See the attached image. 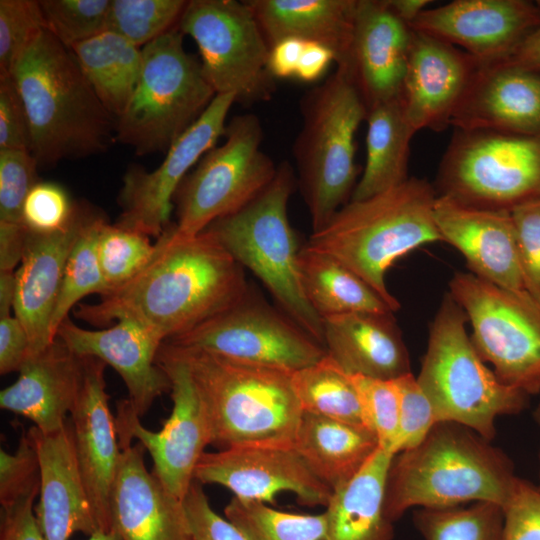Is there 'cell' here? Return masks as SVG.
<instances>
[{"label": "cell", "mask_w": 540, "mask_h": 540, "mask_svg": "<svg viewBox=\"0 0 540 540\" xmlns=\"http://www.w3.org/2000/svg\"><path fill=\"white\" fill-rule=\"evenodd\" d=\"M366 120V163L352 201L375 196L408 179L410 141L415 131L407 121L403 96L375 105Z\"/></svg>", "instance_id": "obj_33"}, {"label": "cell", "mask_w": 540, "mask_h": 540, "mask_svg": "<svg viewBox=\"0 0 540 540\" xmlns=\"http://www.w3.org/2000/svg\"><path fill=\"white\" fill-rule=\"evenodd\" d=\"M292 384L302 411L367 428L350 375L327 353L292 372Z\"/></svg>", "instance_id": "obj_36"}, {"label": "cell", "mask_w": 540, "mask_h": 540, "mask_svg": "<svg viewBox=\"0 0 540 540\" xmlns=\"http://www.w3.org/2000/svg\"><path fill=\"white\" fill-rule=\"evenodd\" d=\"M233 94H216L203 114L170 146L153 171L129 168L123 176L116 225L159 237L170 224L172 200L191 167L224 135Z\"/></svg>", "instance_id": "obj_16"}, {"label": "cell", "mask_w": 540, "mask_h": 540, "mask_svg": "<svg viewBox=\"0 0 540 540\" xmlns=\"http://www.w3.org/2000/svg\"><path fill=\"white\" fill-rule=\"evenodd\" d=\"M270 46L295 37L328 47L336 66L345 64L354 27L357 0H249Z\"/></svg>", "instance_id": "obj_30"}, {"label": "cell", "mask_w": 540, "mask_h": 540, "mask_svg": "<svg viewBox=\"0 0 540 540\" xmlns=\"http://www.w3.org/2000/svg\"><path fill=\"white\" fill-rule=\"evenodd\" d=\"M246 540H330L327 514H295L232 497L224 509Z\"/></svg>", "instance_id": "obj_37"}, {"label": "cell", "mask_w": 540, "mask_h": 540, "mask_svg": "<svg viewBox=\"0 0 540 540\" xmlns=\"http://www.w3.org/2000/svg\"><path fill=\"white\" fill-rule=\"evenodd\" d=\"M332 62H335V55L328 47L305 41L295 78L303 82H315L325 74Z\"/></svg>", "instance_id": "obj_56"}, {"label": "cell", "mask_w": 540, "mask_h": 540, "mask_svg": "<svg viewBox=\"0 0 540 540\" xmlns=\"http://www.w3.org/2000/svg\"><path fill=\"white\" fill-rule=\"evenodd\" d=\"M225 140L210 149L180 184L174 200L178 238H191L215 220L242 209L274 179L278 166L260 146L263 130L253 113L236 115Z\"/></svg>", "instance_id": "obj_11"}, {"label": "cell", "mask_w": 540, "mask_h": 540, "mask_svg": "<svg viewBox=\"0 0 540 540\" xmlns=\"http://www.w3.org/2000/svg\"><path fill=\"white\" fill-rule=\"evenodd\" d=\"M164 343L290 372L326 355L322 344L250 287L224 311Z\"/></svg>", "instance_id": "obj_14"}, {"label": "cell", "mask_w": 540, "mask_h": 540, "mask_svg": "<svg viewBox=\"0 0 540 540\" xmlns=\"http://www.w3.org/2000/svg\"><path fill=\"white\" fill-rule=\"evenodd\" d=\"M437 195L512 211L540 198V135L456 129L440 162Z\"/></svg>", "instance_id": "obj_10"}, {"label": "cell", "mask_w": 540, "mask_h": 540, "mask_svg": "<svg viewBox=\"0 0 540 540\" xmlns=\"http://www.w3.org/2000/svg\"><path fill=\"white\" fill-rule=\"evenodd\" d=\"M93 209L77 205L70 223L62 230L27 233L19 268L13 312L26 330L30 356L43 351L52 340L50 323L70 253ZM29 356V357H30Z\"/></svg>", "instance_id": "obj_25"}, {"label": "cell", "mask_w": 540, "mask_h": 540, "mask_svg": "<svg viewBox=\"0 0 540 540\" xmlns=\"http://www.w3.org/2000/svg\"><path fill=\"white\" fill-rule=\"evenodd\" d=\"M293 448L334 492L364 467L380 445L366 427L303 411Z\"/></svg>", "instance_id": "obj_31"}, {"label": "cell", "mask_w": 540, "mask_h": 540, "mask_svg": "<svg viewBox=\"0 0 540 540\" xmlns=\"http://www.w3.org/2000/svg\"><path fill=\"white\" fill-rule=\"evenodd\" d=\"M86 540H123L118 533L114 530L111 531H98L90 536Z\"/></svg>", "instance_id": "obj_60"}, {"label": "cell", "mask_w": 540, "mask_h": 540, "mask_svg": "<svg viewBox=\"0 0 540 540\" xmlns=\"http://www.w3.org/2000/svg\"><path fill=\"white\" fill-rule=\"evenodd\" d=\"M10 77L24 103L31 154L39 166L108 147L116 119L104 107L71 49L47 29L15 63Z\"/></svg>", "instance_id": "obj_2"}, {"label": "cell", "mask_w": 540, "mask_h": 540, "mask_svg": "<svg viewBox=\"0 0 540 540\" xmlns=\"http://www.w3.org/2000/svg\"><path fill=\"white\" fill-rule=\"evenodd\" d=\"M77 205L59 184L39 181L25 200L22 221L30 233H53L70 223Z\"/></svg>", "instance_id": "obj_47"}, {"label": "cell", "mask_w": 540, "mask_h": 540, "mask_svg": "<svg viewBox=\"0 0 540 540\" xmlns=\"http://www.w3.org/2000/svg\"><path fill=\"white\" fill-rule=\"evenodd\" d=\"M188 1L111 0L108 30L139 48L177 27Z\"/></svg>", "instance_id": "obj_41"}, {"label": "cell", "mask_w": 540, "mask_h": 540, "mask_svg": "<svg viewBox=\"0 0 540 540\" xmlns=\"http://www.w3.org/2000/svg\"><path fill=\"white\" fill-rule=\"evenodd\" d=\"M451 125L459 130L540 135V73L479 61Z\"/></svg>", "instance_id": "obj_27"}, {"label": "cell", "mask_w": 540, "mask_h": 540, "mask_svg": "<svg viewBox=\"0 0 540 540\" xmlns=\"http://www.w3.org/2000/svg\"><path fill=\"white\" fill-rule=\"evenodd\" d=\"M70 49L104 107L117 119L138 83L142 48L105 31Z\"/></svg>", "instance_id": "obj_35"}, {"label": "cell", "mask_w": 540, "mask_h": 540, "mask_svg": "<svg viewBox=\"0 0 540 540\" xmlns=\"http://www.w3.org/2000/svg\"><path fill=\"white\" fill-rule=\"evenodd\" d=\"M83 358L55 338L43 351L30 356L18 379L0 392V407L34 423L43 433L61 429L82 384Z\"/></svg>", "instance_id": "obj_28"}, {"label": "cell", "mask_w": 540, "mask_h": 540, "mask_svg": "<svg viewBox=\"0 0 540 540\" xmlns=\"http://www.w3.org/2000/svg\"><path fill=\"white\" fill-rule=\"evenodd\" d=\"M304 44L302 39L288 37L270 48L268 70L274 79L295 78Z\"/></svg>", "instance_id": "obj_55"}, {"label": "cell", "mask_w": 540, "mask_h": 540, "mask_svg": "<svg viewBox=\"0 0 540 540\" xmlns=\"http://www.w3.org/2000/svg\"><path fill=\"white\" fill-rule=\"evenodd\" d=\"M413 522L424 540H503L502 508L490 502L422 508L413 514Z\"/></svg>", "instance_id": "obj_39"}, {"label": "cell", "mask_w": 540, "mask_h": 540, "mask_svg": "<svg viewBox=\"0 0 540 540\" xmlns=\"http://www.w3.org/2000/svg\"><path fill=\"white\" fill-rule=\"evenodd\" d=\"M534 415H535V419L537 423L540 425V404L538 405ZM539 459H540V456H539ZM537 487L540 490V470H539V485Z\"/></svg>", "instance_id": "obj_61"}, {"label": "cell", "mask_w": 540, "mask_h": 540, "mask_svg": "<svg viewBox=\"0 0 540 540\" xmlns=\"http://www.w3.org/2000/svg\"><path fill=\"white\" fill-rule=\"evenodd\" d=\"M298 265L305 297L321 318L356 312H394L364 280L323 253L305 245L300 249Z\"/></svg>", "instance_id": "obj_34"}, {"label": "cell", "mask_w": 540, "mask_h": 540, "mask_svg": "<svg viewBox=\"0 0 540 540\" xmlns=\"http://www.w3.org/2000/svg\"><path fill=\"white\" fill-rule=\"evenodd\" d=\"M83 358V379L70 412L74 445L83 481L101 531H111V492L121 448L109 406L104 371L106 363Z\"/></svg>", "instance_id": "obj_20"}, {"label": "cell", "mask_w": 540, "mask_h": 540, "mask_svg": "<svg viewBox=\"0 0 540 540\" xmlns=\"http://www.w3.org/2000/svg\"><path fill=\"white\" fill-rule=\"evenodd\" d=\"M395 455L379 448L364 467L335 490L326 506L330 540H392L384 514L388 470Z\"/></svg>", "instance_id": "obj_32"}, {"label": "cell", "mask_w": 540, "mask_h": 540, "mask_svg": "<svg viewBox=\"0 0 540 540\" xmlns=\"http://www.w3.org/2000/svg\"><path fill=\"white\" fill-rule=\"evenodd\" d=\"M148 264L129 282L79 304L75 315L93 325L134 319L165 342L224 311L248 290L244 268L208 230L178 238L170 223Z\"/></svg>", "instance_id": "obj_1"}, {"label": "cell", "mask_w": 540, "mask_h": 540, "mask_svg": "<svg viewBox=\"0 0 540 540\" xmlns=\"http://www.w3.org/2000/svg\"><path fill=\"white\" fill-rule=\"evenodd\" d=\"M118 438L121 456L110 501L113 530L123 540H192L182 500L146 469L144 446Z\"/></svg>", "instance_id": "obj_23"}, {"label": "cell", "mask_w": 540, "mask_h": 540, "mask_svg": "<svg viewBox=\"0 0 540 540\" xmlns=\"http://www.w3.org/2000/svg\"><path fill=\"white\" fill-rule=\"evenodd\" d=\"M326 353L348 374L394 380L411 373L393 313H346L322 318Z\"/></svg>", "instance_id": "obj_29"}, {"label": "cell", "mask_w": 540, "mask_h": 540, "mask_svg": "<svg viewBox=\"0 0 540 540\" xmlns=\"http://www.w3.org/2000/svg\"><path fill=\"white\" fill-rule=\"evenodd\" d=\"M172 347L187 363L205 405L211 444L293 447L303 411L292 372Z\"/></svg>", "instance_id": "obj_5"}, {"label": "cell", "mask_w": 540, "mask_h": 540, "mask_svg": "<svg viewBox=\"0 0 540 540\" xmlns=\"http://www.w3.org/2000/svg\"><path fill=\"white\" fill-rule=\"evenodd\" d=\"M177 27L195 41L216 94H233L243 105L272 97L270 46L246 1L190 0Z\"/></svg>", "instance_id": "obj_13"}, {"label": "cell", "mask_w": 540, "mask_h": 540, "mask_svg": "<svg viewBox=\"0 0 540 540\" xmlns=\"http://www.w3.org/2000/svg\"><path fill=\"white\" fill-rule=\"evenodd\" d=\"M449 294L472 326V342L497 378L527 395L540 392V305L526 290L456 272Z\"/></svg>", "instance_id": "obj_12"}, {"label": "cell", "mask_w": 540, "mask_h": 540, "mask_svg": "<svg viewBox=\"0 0 540 540\" xmlns=\"http://www.w3.org/2000/svg\"><path fill=\"white\" fill-rule=\"evenodd\" d=\"M194 480L202 485H221L240 500L266 504H274L276 495L287 491L301 505L326 507L333 494L293 447L247 446L204 452Z\"/></svg>", "instance_id": "obj_17"}, {"label": "cell", "mask_w": 540, "mask_h": 540, "mask_svg": "<svg viewBox=\"0 0 540 540\" xmlns=\"http://www.w3.org/2000/svg\"><path fill=\"white\" fill-rule=\"evenodd\" d=\"M393 11L406 23L410 24L422 11L429 0H387Z\"/></svg>", "instance_id": "obj_59"}, {"label": "cell", "mask_w": 540, "mask_h": 540, "mask_svg": "<svg viewBox=\"0 0 540 540\" xmlns=\"http://www.w3.org/2000/svg\"><path fill=\"white\" fill-rule=\"evenodd\" d=\"M488 64L540 73V25L505 59Z\"/></svg>", "instance_id": "obj_57"}, {"label": "cell", "mask_w": 540, "mask_h": 540, "mask_svg": "<svg viewBox=\"0 0 540 540\" xmlns=\"http://www.w3.org/2000/svg\"><path fill=\"white\" fill-rule=\"evenodd\" d=\"M182 502L192 540H246L227 518L211 507L198 481L193 480Z\"/></svg>", "instance_id": "obj_51"}, {"label": "cell", "mask_w": 540, "mask_h": 540, "mask_svg": "<svg viewBox=\"0 0 540 540\" xmlns=\"http://www.w3.org/2000/svg\"><path fill=\"white\" fill-rule=\"evenodd\" d=\"M56 338L76 355L98 358L117 371L140 418L156 398L171 389L169 377L156 362L163 340L134 319L121 318L109 328L89 330L67 317Z\"/></svg>", "instance_id": "obj_21"}, {"label": "cell", "mask_w": 540, "mask_h": 540, "mask_svg": "<svg viewBox=\"0 0 540 540\" xmlns=\"http://www.w3.org/2000/svg\"><path fill=\"white\" fill-rule=\"evenodd\" d=\"M105 218L95 210L84 225L68 258L50 323L52 340L69 311L85 296L104 295L107 287L98 258L99 231Z\"/></svg>", "instance_id": "obj_38"}, {"label": "cell", "mask_w": 540, "mask_h": 540, "mask_svg": "<svg viewBox=\"0 0 540 540\" xmlns=\"http://www.w3.org/2000/svg\"><path fill=\"white\" fill-rule=\"evenodd\" d=\"M175 27L142 47L138 83L116 119V140L139 155L167 151L216 96Z\"/></svg>", "instance_id": "obj_9"}, {"label": "cell", "mask_w": 540, "mask_h": 540, "mask_svg": "<svg viewBox=\"0 0 540 540\" xmlns=\"http://www.w3.org/2000/svg\"><path fill=\"white\" fill-rule=\"evenodd\" d=\"M539 25L540 5L525 0H455L409 24L485 64L505 59Z\"/></svg>", "instance_id": "obj_18"}, {"label": "cell", "mask_w": 540, "mask_h": 540, "mask_svg": "<svg viewBox=\"0 0 540 540\" xmlns=\"http://www.w3.org/2000/svg\"><path fill=\"white\" fill-rule=\"evenodd\" d=\"M436 190L411 177L364 200H350L306 246L323 253L364 280L395 312L398 300L386 286L388 269L410 251L442 241L434 221Z\"/></svg>", "instance_id": "obj_4"}, {"label": "cell", "mask_w": 540, "mask_h": 540, "mask_svg": "<svg viewBox=\"0 0 540 540\" xmlns=\"http://www.w3.org/2000/svg\"><path fill=\"white\" fill-rule=\"evenodd\" d=\"M503 540H540V490L516 477L502 506Z\"/></svg>", "instance_id": "obj_50"}, {"label": "cell", "mask_w": 540, "mask_h": 540, "mask_svg": "<svg viewBox=\"0 0 540 540\" xmlns=\"http://www.w3.org/2000/svg\"><path fill=\"white\" fill-rule=\"evenodd\" d=\"M296 186L297 176L284 161L256 198L205 230L262 281L290 319L323 345L322 318L305 297L298 265L301 248L288 218V201Z\"/></svg>", "instance_id": "obj_8"}, {"label": "cell", "mask_w": 540, "mask_h": 540, "mask_svg": "<svg viewBox=\"0 0 540 540\" xmlns=\"http://www.w3.org/2000/svg\"><path fill=\"white\" fill-rule=\"evenodd\" d=\"M35 498L29 496L1 506L0 540H46L33 511Z\"/></svg>", "instance_id": "obj_53"}, {"label": "cell", "mask_w": 540, "mask_h": 540, "mask_svg": "<svg viewBox=\"0 0 540 540\" xmlns=\"http://www.w3.org/2000/svg\"><path fill=\"white\" fill-rule=\"evenodd\" d=\"M44 29L39 1L0 0V78L10 76L19 57Z\"/></svg>", "instance_id": "obj_44"}, {"label": "cell", "mask_w": 540, "mask_h": 540, "mask_svg": "<svg viewBox=\"0 0 540 540\" xmlns=\"http://www.w3.org/2000/svg\"><path fill=\"white\" fill-rule=\"evenodd\" d=\"M356 388L364 422L380 448L394 454L399 430V399L393 380L349 374Z\"/></svg>", "instance_id": "obj_45"}, {"label": "cell", "mask_w": 540, "mask_h": 540, "mask_svg": "<svg viewBox=\"0 0 540 540\" xmlns=\"http://www.w3.org/2000/svg\"><path fill=\"white\" fill-rule=\"evenodd\" d=\"M30 356L25 328L16 316L0 317V373L19 372Z\"/></svg>", "instance_id": "obj_54"}, {"label": "cell", "mask_w": 540, "mask_h": 540, "mask_svg": "<svg viewBox=\"0 0 540 540\" xmlns=\"http://www.w3.org/2000/svg\"><path fill=\"white\" fill-rule=\"evenodd\" d=\"M16 290L15 271L0 272V317L11 315Z\"/></svg>", "instance_id": "obj_58"}, {"label": "cell", "mask_w": 540, "mask_h": 540, "mask_svg": "<svg viewBox=\"0 0 540 540\" xmlns=\"http://www.w3.org/2000/svg\"><path fill=\"white\" fill-rule=\"evenodd\" d=\"M36 159L26 150H0V240L20 243L28 231L23 221L25 200L39 182Z\"/></svg>", "instance_id": "obj_40"}, {"label": "cell", "mask_w": 540, "mask_h": 540, "mask_svg": "<svg viewBox=\"0 0 540 540\" xmlns=\"http://www.w3.org/2000/svg\"><path fill=\"white\" fill-rule=\"evenodd\" d=\"M433 216L442 241L464 256L471 273L503 288L525 290L511 211L437 195Z\"/></svg>", "instance_id": "obj_22"}, {"label": "cell", "mask_w": 540, "mask_h": 540, "mask_svg": "<svg viewBox=\"0 0 540 540\" xmlns=\"http://www.w3.org/2000/svg\"><path fill=\"white\" fill-rule=\"evenodd\" d=\"M399 399L395 455L419 445L437 423L433 407L412 373L393 380Z\"/></svg>", "instance_id": "obj_46"}, {"label": "cell", "mask_w": 540, "mask_h": 540, "mask_svg": "<svg viewBox=\"0 0 540 540\" xmlns=\"http://www.w3.org/2000/svg\"><path fill=\"white\" fill-rule=\"evenodd\" d=\"M302 127L292 152L297 184L312 232L322 229L353 194L357 176L355 135L367 108L342 67L300 99Z\"/></svg>", "instance_id": "obj_6"}, {"label": "cell", "mask_w": 540, "mask_h": 540, "mask_svg": "<svg viewBox=\"0 0 540 540\" xmlns=\"http://www.w3.org/2000/svg\"><path fill=\"white\" fill-rule=\"evenodd\" d=\"M479 61L458 47L413 30L403 85L404 111L412 129L443 131L451 125Z\"/></svg>", "instance_id": "obj_24"}, {"label": "cell", "mask_w": 540, "mask_h": 540, "mask_svg": "<svg viewBox=\"0 0 540 540\" xmlns=\"http://www.w3.org/2000/svg\"><path fill=\"white\" fill-rule=\"evenodd\" d=\"M40 463L36 448L23 432L15 453L0 449V504L9 505L40 492Z\"/></svg>", "instance_id": "obj_48"}, {"label": "cell", "mask_w": 540, "mask_h": 540, "mask_svg": "<svg viewBox=\"0 0 540 540\" xmlns=\"http://www.w3.org/2000/svg\"><path fill=\"white\" fill-rule=\"evenodd\" d=\"M515 479L510 459L490 441L464 425L437 422L419 445L393 457L384 514L394 523L416 506L490 502L502 508Z\"/></svg>", "instance_id": "obj_3"}, {"label": "cell", "mask_w": 540, "mask_h": 540, "mask_svg": "<svg viewBox=\"0 0 540 540\" xmlns=\"http://www.w3.org/2000/svg\"><path fill=\"white\" fill-rule=\"evenodd\" d=\"M40 463V501L35 514L46 540L101 531L76 456L71 422L52 433L27 431Z\"/></svg>", "instance_id": "obj_26"}, {"label": "cell", "mask_w": 540, "mask_h": 540, "mask_svg": "<svg viewBox=\"0 0 540 540\" xmlns=\"http://www.w3.org/2000/svg\"><path fill=\"white\" fill-rule=\"evenodd\" d=\"M47 30L72 46L108 30L111 0H40Z\"/></svg>", "instance_id": "obj_43"}, {"label": "cell", "mask_w": 540, "mask_h": 540, "mask_svg": "<svg viewBox=\"0 0 540 540\" xmlns=\"http://www.w3.org/2000/svg\"><path fill=\"white\" fill-rule=\"evenodd\" d=\"M155 250L156 245L149 236L105 220L99 231L98 258L106 293L133 279L148 264Z\"/></svg>", "instance_id": "obj_42"}, {"label": "cell", "mask_w": 540, "mask_h": 540, "mask_svg": "<svg viewBox=\"0 0 540 540\" xmlns=\"http://www.w3.org/2000/svg\"><path fill=\"white\" fill-rule=\"evenodd\" d=\"M0 150L31 152L26 109L10 76L0 78Z\"/></svg>", "instance_id": "obj_52"}, {"label": "cell", "mask_w": 540, "mask_h": 540, "mask_svg": "<svg viewBox=\"0 0 540 540\" xmlns=\"http://www.w3.org/2000/svg\"><path fill=\"white\" fill-rule=\"evenodd\" d=\"M157 364L171 383L172 412L159 431L144 427L128 399L117 403L118 436L137 439L153 461L152 473L174 496L183 500L194 480L204 449L212 443L210 420L189 367L179 353L163 343Z\"/></svg>", "instance_id": "obj_15"}, {"label": "cell", "mask_w": 540, "mask_h": 540, "mask_svg": "<svg viewBox=\"0 0 540 540\" xmlns=\"http://www.w3.org/2000/svg\"><path fill=\"white\" fill-rule=\"evenodd\" d=\"M525 290L540 305V198L511 211Z\"/></svg>", "instance_id": "obj_49"}, {"label": "cell", "mask_w": 540, "mask_h": 540, "mask_svg": "<svg viewBox=\"0 0 540 540\" xmlns=\"http://www.w3.org/2000/svg\"><path fill=\"white\" fill-rule=\"evenodd\" d=\"M467 316L449 292L431 323L418 384L437 422H455L491 441L498 416L521 412L527 394L502 383L467 334Z\"/></svg>", "instance_id": "obj_7"}, {"label": "cell", "mask_w": 540, "mask_h": 540, "mask_svg": "<svg viewBox=\"0 0 540 540\" xmlns=\"http://www.w3.org/2000/svg\"><path fill=\"white\" fill-rule=\"evenodd\" d=\"M413 29L387 0H357L352 40L342 67L367 111L403 96Z\"/></svg>", "instance_id": "obj_19"}]
</instances>
